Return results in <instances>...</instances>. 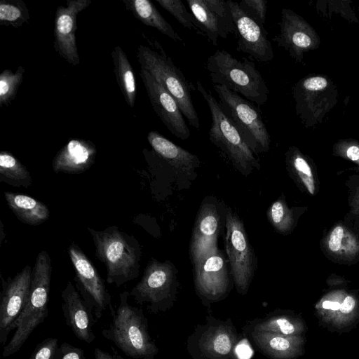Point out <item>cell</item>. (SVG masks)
Returning a JSON list of instances; mask_svg holds the SVG:
<instances>
[{
	"label": "cell",
	"instance_id": "74e56055",
	"mask_svg": "<svg viewBox=\"0 0 359 359\" xmlns=\"http://www.w3.org/2000/svg\"><path fill=\"white\" fill-rule=\"evenodd\" d=\"M55 359H86V358L82 348L63 342L58 346Z\"/></svg>",
	"mask_w": 359,
	"mask_h": 359
},
{
	"label": "cell",
	"instance_id": "1f68e13d",
	"mask_svg": "<svg viewBox=\"0 0 359 359\" xmlns=\"http://www.w3.org/2000/svg\"><path fill=\"white\" fill-rule=\"evenodd\" d=\"M25 73V69L21 65L18 67L15 72L6 69L1 73L0 107L8 105L15 98Z\"/></svg>",
	"mask_w": 359,
	"mask_h": 359
},
{
	"label": "cell",
	"instance_id": "7c38bea8",
	"mask_svg": "<svg viewBox=\"0 0 359 359\" xmlns=\"http://www.w3.org/2000/svg\"><path fill=\"white\" fill-rule=\"evenodd\" d=\"M32 269L27 265L13 278L3 282L0 302V344L5 345L13 325L29 299Z\"/></svg>",
	"mask_w": 359,
	"mask_h": 359
},
{
	"label": "cell",
	"instance_id": "d4e9b609",
	"mask_svg": "<svg viewBox=\"0 0 359 359\" xmlns=\"http://www.w3.org/2000/svg\"><path fill=\"white\" fill-rule=\"evenodd\" d=\"M114 72L117 84L128 107H134L137 86L135 76L131 64L123 50L119 46L111 51Z\"/></svg>",
	"mask_w": 359,
	"mask_h": 359
},
{
	"label": "cell",
	"instance_id": "d6a6232c",
	"mask_svg": "<svg viewBox=\"0 0 359 359\" xmlns=\"http://www.w3.org/2000/svg\"><path fill=\"white\" fill-rule=\"evenodd\" d=\"M267 218L273 228L280 233H288L294 225V217L283 199L274 201L267 210Z\"/></svg>",
	"mask_w": 359,
	"mask_h": 359
},
{
	"label": "cell",
	"instance_id": "83f0119b",
	"mask_svg": "<svg viewBox=\"0 0 359 359\" xmlns=\"http://www.w3.org/2000/svg\"><path fill=\"white\" fill-rule=\"evenodd\" d=\"M326 246L332 255L352 259L359 254V241L344 226H336L329 233Z\"/></svg>",
	"mask_w": 359,
	"mask_h": 359
},
{
	"label": "cell",
	"instance_id": "4316f807",
	"mask_svg": "<svg viewBox=\"0 0 359 359\" xmlns=\"http://www.w3.org/2000/svg\"><path fill=\"white\" fill-rule=\"evenodd\" d=\"M0 182L15 187L28 188L32 183L29 171L13 154L0 152Z\"/></svg>",
	"mask_w": 359,
	"mask_h": 359
},
{
	"label": "cell",
	"instance_id": "ffe728a7",
	"mask_svg": "<svg viewBox=\"0 0 359 359\" xmlns=\"http://www.w3.org/2000/svg\"><path fill=\"white\" fill-rule=\"evenodd\" d=\"M251 336L260 351L273 359H294L305 352L306 339L302 335L254 330Z\"/></svg>",
	"mask_w": 359,
	"mask_h": 359
},
{
	"label": "cell",
	"instance_id": "60d3db41",
	"mask_svg": "<svg viewBox=\"0 0 359 359\" xmlns=\"http://www.w3.org/2000/svg\"><path fill=\"white\" fill-rule=\"evenodd\" d=\"M94 359H115L111 354L96 348L94 351Z\"/></svg>",
	"mask_w": 359,
	"mask_h": 359
},
{
	"label": "cell",
	"instance_id": "e0dca14e",
	"mask_svg": "<svg viewBox=\"0 0 359 359\" xmlns=\"http://www.w3.org/2000/svg\"><path fill=\"white\" fill-rule=\"evenodd\" d=\"M221 219L216 204L208 201L202 203L190 242V257L194 266L218 248L217 239L222 225Z\"/></svg>",
	"mask_w": 359,
	"mask_h": 359
},
{
	"label": "cell",
	"instance_id": "f1b7e54d",
	"mask_svg": "<svg viewBox=\"0 0 359 359\" xmlns=\"http://www.w3.org/2000/svg\"><path fill=\"white\" fill-rule=\"evenodd\" d=\"M306 330V325L301 317L288 314L274 316L255 326V330L291 336H304Z\"/></svg>",
	"mask_w": 359,
	"mask_h": 359
},
{
	"label": "cell",
	"instance_id": "5b68a950",
	"mask_svg": "<svg viewBox=\"0 0 359 359\" xmlns=\"http://www.w3.org/2000/svg\"><path fill=\"white\" fill-rule=\"evenodd\" d=\"M147 41L151 48L140 45L137 50V58L141 69L149 73L175 99L189 123L199 130V118L191 97L193 86L158 41H151L148 39Z\"/></svg>",
	"mask_w": 359,
	"mask_h": 359
},
{
	"label": "cell",
	"instance_id": "9a60e30c",
	"mask_svg": "<svg viewBox=\"0 0 359 359\" xmlns=\"http://www.w3.org/2000/svg\"><path fill=\"white\" fill-rule=\"evenodd\" d=\"M140 76L158 118L175 137L187 140L190 130L175 99L144 69H140Z\"/></svg>",
	"mask_w": 359,
	"mask_h": 359
},
{
	"label": "cell",
	"instance_id": "cb8c5ba5",
	"mask_svg": "<svg viewBox=\"0 0 359 359\" xmlns=\"http://www.w3.org/2000/svg\"><path fill=\"white\" fill-rule=\"evenodd\" d=\"M126 8L145 25L154 27L174 41H183L173 27L149 0H122Z\"/></svg>",
	"mask_w": 359,
	"mask_h": 359
},
{
	"label": "cell",
	"instance_id": "e575fe53",
	"mask_svg": "<svg viewBox=\"0 0 359 359\" xmlns=\"http://www.w3.org/2000/svg\"><path fill=\"white\" fill-rule=\"evenodd\" d=\"M204 1L205 4L217 14L226 33L228 34H236V27L228 1Z\"/></svg>",
	"mask_w": 359,
	"mask_h": 359
},
{
	"label": "cell",
	"instance_id": "277c9868",
	"mask_svg": "<svg viewBox=\"0 0 359 359\" xmlns=\"http://www.w3.org/2000/svg\"><path fill=\"white\" fill-rule=\"evenodd\" d=\"M51 259L46 250L41 251L32 269L31 290L27 304L13 325L15 331L4 346L2 357L18 352L34 330L46 318L52 275Z\"/></svg>",
	"mask_w": 359,
	"mask_h": 359
},
{
	"label": "cell",
	"instance_id": "9c48e42d",
	"mask_svg": "<svg viewBox=\"0 0 359 359\" xmlns=\"http://www.w3.org/2000/svg\"><path fill=\"white\" fill-rule=\"evenodd\" d=\"M177 274V269L171 262L151 258L141 280L129 292L130 297L138 304H148V309L153 312L161 310L174 291Z\"/></svg>",
	"mask_w": 359,
	"mask_h": 359
},
{
	"label": "cell",
	"instance_id": "8fae6325",
	"mask_svg": "<svg viewBox=\"0 0 359 359\" xmlns=\"http://www.w3.org/2000/svg\"><path fill=\"white\" fill-rule=\"evenodd\" d=\"M314 310L319 323L331 332H348L359 323V298L343 289L325 293Z\"/></svg>",
	"mask_w": 359,
	"mask_h": 359
},
{
	"label": "cell",
	"instance_id": "603a6c76",
	"mask_svg": "<svg viewBox=\"0 0 359 359\" xmlns=\"http://www.w3.org/2000/svg\"><path fill=\"white\" fill-rule=\"evenodd\" d=\"M236 337L231 328L225 325L209 327L199 341L202 352L212 359H224L231 355Z\"/></svg>",
	"mask_w": 359,
	"mask_h": 359
},
{
	"label": "cell",
	"instance_id": "3957f363",
	"mask_svg": "<svg viewBox=\"0 0 359 359\" xmlns=\"http://www.w3.org/2000/svg\"><path fill=\"white\" fill-rule=\"evenodd\" d=\"M205 68L214 85L223 86L257 106L267 102L269 88L252 62L217 50L208 57Z\"/></svg>",
	"mask_w": 359,
	"mask_h": 359
},
{
	"label": "cell",
	"instance_id": "ab89813d",
	"mask_svg": "<svg viewBox=\"0 0 359 359\" xmlns=\"http://www.w3.org/2000/svg\"><path fill=\"white\" fill-rule=\"evenodd\" d=\"M290 40L292 44L300 48H306L311 43L309 36L302 32H295L291 34Z\"/></svg>",
	"mask_w": 359,
	"mask_h": 359
},
{
	"label": "cell",
	"instance_id": "8992f818",
	"mask_svg": "<svg viewBox=\"0 0 359 359\" xmlns=\"http://www.w3.org/2000/svg\"><path fill=\"white\" fill-rule=\"evenodd\" d=\"M197 90L206 102L210 112L212 123L209 139L243 175L260 169L256 154L251 150L231 121L224 113L219 102L198 81Z\"/></svg>",
	"mask_w": 359,
	"mask_h": 359
},
{
	"label": "cell",
	"instance_id": "4dcf8cb0",
	"mask_svg": "<svg viewBox=\"0 0 359 359\" xmlns=\"http://www.w3.org/2000/svg\"><path fill=\"white\" fill-rule=\"evenodd\" d=\"M156 1L184 27L207 37L205 29L197 21L193 14L187 10L182 1L179 0H156Z\"/></svg>",
	"mask_w": 359,
	"mask_h": 359
},
{
	"label": "cell",
	"instance_id": "b9f144b4",
	"mask_svg": "<svg viewBox=\"0 0 359 359\" xmlns=\"http://www.w3.org/2000/svg\"><path fill=\"white\" fill-rule=\"evenodd\" d=\"M353 205L355 210L359 212V195L355 198Z\"/></svg>",
	"mask_w": 359,
	"mask_h": 359
},
{
	"label": "cell",
	"instance_id": "30bf717a",
	"mask_svg": "<svg viewBox=\"0 0 359 359\" xmlns=\"http://www.w3.org/2000/svg\"><path fill=\"white\" fill-rule=\"evenodd\" d=\"M67 252L75 269L77 290L99 320L108 308L112 309L111 296L104 280L81 248L72 242Z\"/></svg>",
	"mask_w": 359,
	"mask_h": 359
},
{
	"label": "cell",
	"instance_id": "6da1fadb",
	"mask_svg": "<svg viewBox=\"0 0 359 359\" xmlns=\"http://www.w3.org/2000/svg\"><path fill=\"white\" fill-rule=\"evenodd\" d=\"M87 229L93 241L96 258L105 265L107 283L120 287L138 276L142 250L135 236L114 225L102 231Z\"/></svg>",
	"mask_w": 359,
	"mask_h": 359
},
{
	"label": "cell",
	"instance_id": "484cf974",
	"mask_svg": "<svg viewBox=\"0 0 359 359\" xmlns=\"http://www.w3.org/2000/svg\"><path fill=\"white\" fill-rule=\"evenodd\" d=\"M191 13L205 29L207 38L214 45H217L218 38L226 39L228 34L224 29L217 14L205 4L204 0H187Z\"/></svg>",
	"mask_w": 359,
	"mask_h": 359
},
{
	"label": "cell",
	"instance_id": "ba28073f",
	"mask_svg": "<svg viewBox=\"0 0 359 359\" xmlns=\"http://www.w3.org/2000/svg\"><path fill=\"white\" fill-rule=\"evenodd\" d=\"M224 245L230 272L238 292L245 294L257 269V257L243 222L228 208L225 215Z\"/></svg>",
	"mask_w": 359,
	"mask_h": 359
},
{
	"label": "cell",
	"instance_id": "52a82bcc",
	"mask_svg": "<svg viewBox=\"0 0 359 359\" xmlns=\"http://www.w3.org/2000/svg\"><path fill=\"white\" fill-rule=\"evenodd\" d=\"M214 89L224 113L236 126L251 150L256 155L268 151L271 139L259 109L223 86L214 85Z\"/></svg>",
	"mask_w": 359,
	"mask_h": 359
},
{
	"label": "cell",
	"instance_id": "7402d4cb",
	"mask_svg": "<svg viewBox=\"0 0 359 359\" xmlns=\"http://www.w3.org/2000/svg\"><path fill=\"white\" fill-rule=\"evenodd\" d=\"M4 195L8 208L21 222L37 226L48 219L50 210L41 201L20 193L5 191Z\"/></svg>",
	"mask_w": 359,
	"mask_h": 359
},
{
	"label": "cell",
	"instance_id": "5bb4252c",
	"mask_svg": "<svg viewBox=\"0 0 359 359\" xmlns=\"http://www.w3.org/2000/svg\"><path fill=\"white\" fill-rule=\"evenodd\" d=\"M91 3V0H69L66 6H59L55 11L53 47L62 58L74 66L80 63L76 42V18Z\"/></svg>",
	"mask_w": 359,
	"mask_h": 359
},
{
	"label": "cell",
	"instance_id": "ac0fdd59",
	"mask_svg": "<svg viewBox=\"0 0 359 359\" xmlns=\"http://www.w3.org/2000/svg\"><path fill=\"white\" fill-rule=\"evenodd\" d=\"M62 311L66 325L76 337L90 344L95 339L93 326V313L87 302L71 281H67L61 292Z\"/></svg>",
	"mask_w": 359,
	"mask_h": 359
},
{
	"label": "cell",
	"instance_id": "d6986e66",
	"mask_svg": "<svg viewBox=\"0 0 359 359\" xmlns=\"http://www.w3.org/2000/svg\"><path fill=\"white\" fill-rule=\"evenodd\" d=\"M97 149L91 141L72 138L53 158V169L55 173H82L95 163Z\"/></svg>",
	"mask_w": 359,
	"mask_h": 359
},
{
	"label": "cell",
	"instance_id": "44dd1931",
	"mask_svg": "<svg viewBox=\"0 0 359 359\" xmlns=\"http://www.w3.org/2000/svg\"><path fill=\"white\" fill-rule=\"evenodd\" d=\"M147 140L154 154L180 172L193 174L200 165V160L195 154L156 131H150L147 134Z\"/></svg>",
	"mask_w": 359,
	"mask_h": 359
},
{
	"label": "cell",
	"instance_id": "d590c367",
	"mask_svg": "<svg viewBox=\"0 0 359 359\" xmlns=\"http://www.w3.org/2000/svg\"><path fill=\"white\" fill-rule=\"evenodd\" d=\"M267 0H243L238 3L241 9L260 25L266 21Z\"/></svg>",
	"mask_w": 359,
	"mask_h": 359
},
{
	"label": "cell",
	"instance_id": "836d02e7",
	"mask_svg": "<svg viewBox=\"0 0 359 359\" xmlns=\"http://www.w3.org/2000/svg\"><path fill=\"white\" fill-rule=\"evenodd\" d=\"M291 168L300 182L306 189L308 192L313 195L315 194V180L312 170L304 158L299 156H295L290 162Z\"/></svg>",
	"mask_w": 359,
	"mask_h": 359
},
{
	"label": "cell",
	"instance_id": "4fadbf2b",
	"mask_svg": "<svg viewBox=\"0 0 359 359\" xmlns=\"http://www.w3.org/2000/svg\"><path fill=\"white\" fill-rule=\"evenodd\" d=\"M237 37L236 50L259 62H269L273 57L271 42L264 27L245 13L238 3L228 1Z\"/></svg>",
	"mask_w": 359,
	"mask_h": 359
},
{
	"label": "cell",
	"instance_id": "8d00e7d4",
	"mask_svg": "<svg viewBox=\"0 0 359 359\" xmlns=\"http://www.w3.org/2000/svg\"><path fill=\"white\" fill-rule=\"evenodd\" d=\"M58 339L48 337L39 343L29 359H55Z\"/></svg>",
	"mask_w": 359,
	"mask_h": 359
},
{
	"label": "cell",
	"instance_id": "f35d334b",
	"mask_svg": "<svg viewBox=\"0 0 359 359\" xmlns=\"http://www.w3.org/2000/svg\"><path fill=\"white\" fill-rule=\"evenodd\" d=\"M303 86L309 90H321L326 87L327 81L323 77L309 78L304 81Z\"/></svg>",
	"mask_w": 359,
	"mask_h": 359
},
{
	"label": "cell",
	"instance_id": "7a4b0ae2",
	"mask_svg": "<svg viewBox=\"0 0 359 359\" xmlns=\"http://www.w3.org/2000/svg\"><path fill=\"white\" fill-rule=\"evenodd\" d=\"M129 297L128 291L119 294L118 306L111 309V323L102 334L128 357L153 359L158 348L149 334L147 318L142 309L129 303Z\"/></svg>",
	"mask_w": 359,
	"mask_h": 359
},
{
	"label": "cell",
	"instance_id": "2e32d148",
	"mask_svg": "<svg viewBox=\"0 0 359 359\" xmlns=\"http://www.w3.org/2000/svg\"><path fill=\"white\" fill-rule=\"evenodd\" d=\"M194 269L196 289L201 296L215 301L227 293L230 266L219 249L209 253Z\"/></svg>",
	"mask_w": 359,
	"mask_h": 359
},
{
	"label": "cell",
	"instance_id": "f546056e",
	"mask_svg": "<svg viewBox=\"0 0 359 359\" xmlns=\"http://www.w3.org/2000/svg\"><path fill=\"white\" fill-rule=\"evenodd\" d=\"M29 20V10L23 1H0V25L19 28L27 24Z\"/></svg>",
	"mask_w": 359,
	"mask_h": 359
}]
</instances>
